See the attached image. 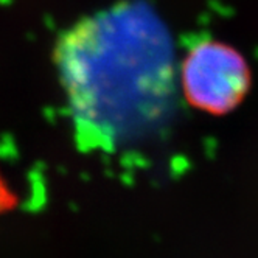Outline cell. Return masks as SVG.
<instances>
[{
	"instance_id": "obj_1",
	"label": "cell",
	"mask_w": 258,
	"mask_h": 258,
	"mask_svg": "<svg viewBox=\"0 0 258 258\" xmlns=\"http://www.w3.org/2000/svg\"><path fill=\"white\" fill-rule=\"evenodd\" d=\"M53 54L73 126L90 148L114 151L170 115L174 51L148 5L126 2L84 17L62 33Z\"/></svg>"
},
{
	"instance_id": "obj_2",
	"label": "cell",
	"mask_w": 258,
	"mask_h": 258,
	"mask_svg": "<svg viewBox=\"0 0 258 258\" xmlns=\"http://www.w3.org/2000/svg\"><path fill=\"white\" fill-rule=\"evenodd\" d=\"M180 87L190 106L210 115H226L241 104L252 75L244 56L212 39L195 44L180 62Z\"/></svg>"
},
{
	"instance_id": "obj_3",
	"label": "cell",
	"mask_w": 258,
	"mask_h": 258,
	"mask_svg": "<svg viewBox=\"0 0 258 258\" xmlns=\"http://www.w3.org/2000/svg\"><path fill=\"white\" fill-rule=\"evenodd\" d=\"M16 202H17V199H16L14 193L7 185L4 176L0 174V213H5V212L11 210L16 206Z\"/></svg>"
}]
</instances>
